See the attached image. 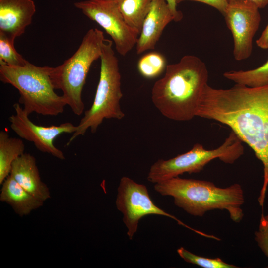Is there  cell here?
Here are the masks:
<instances>
[{
    "label": "cell",
    "instance_id": "14",
    "mask_svg": "<svg viewBox=\"0 0 268 268\" xmlns=\"http://www.w3.org/2000/svg\"><path fill=\"white\" fill-rule=\"evenodd\" d=\"M10 175L25 190L44 202L51 198L48 186L41 179L35 158L24 153L12 163Z\"/></svg>",
    "mask_w": 268,
    "mask_h": 268
},
{
    "label": "cell",
    "instance_id": "4",
    "mask_svg": "<svg viewBox=\"0 0 268 268\" xmlns=\"http://www.w3.org/2000/svg\"><path fill=\"white\" fill-rule=\"evenodd\" d=\"M51 67H39L29 62L23 66L0 65V80L19 92V103L30 115L57 116L67 105L63 96L55 92L50 76Z\"/></svg>",
    "mask_w": 268,
    "mask_h": 268
},
{
    "label": "cell",
    "instance_id": "13",
    "mask_svg": "<svg viewBox=\"0 0 268 268\" xmlns=\"http://www.w3.org/2000/svg\"><path fill=\"white\" fill-rule=\"evenodd\" d=\"M172 21L174 17L166 0H152L137 41V54L154 49L164 28Z\"/></svg>",
    "mask_w": 268,
    "mask_h": 268
},
{
    "label": "cell",
    "instance_id": "22",
    "mask_svg": "<svg viewBox=\"0 0 268 268\" xmlns=\"http://www.w3.org/2000/svg\"><path fill=\"white\" fill-rule=\"evenodd\" d=\"M255 236L258 246L268 258V214H261L259 230L255 232Z\"/></svg>",
    "mask_w": 268,
    "mask_h": 268
},
{
    "label": "cell",
    "instance_id": "21",
    "mask_svg": "<svg viewBox=\"0 0 268 268\" xmlns=\"http://www.w3.org/2000/svg\"><path fill=\"white\" fill-rule=\"evenodd\" d=\"M28 62L16 51L14 44L5 37L0 35V65L20 67Z\"/></svg>",
    "mask_w": 268,
    "mask_h": 268
},
{
    "label": "cell",
    "instance_id": "23",
    "mask_svg": "<svg viewBox=\"0 0 268 268\" xmlns=\"http://www.w3.org/2000/svg\"><path fill=\"white\" fill-rule=\"evenodd\" d=\"M185 1H194L206 4L216 9L223 15L228 5L227 0H176L177 4Z\"/></svg>",
    "mask_w": 268,
    "mask_h": 268
},
{
    "label": "cell",
    "instance_id": "8",
    "mask_svg": "<svg viewBox=\"0 0 268 268\" xmlns=\"http://www.w3.org/2000/svg\"><path fill=\"white\" fill-rule=\"evenodd\" d=\"M116 205L118 210L123 214V222L127 228V235L130 240L137 231L139 220L148 215L168 217L198 234L210 237L209 234L188 226L175 216L158 207L151 200L146 186L137 183L128 177H123L120 179L117 189Z\"/></svg>",
    "mask_w": 268,
    "mask_h": 268
},
{
    "label": "cell",
    "instance_id": "19",
    "mask_svg": "<svg viewBox=\"0 0 268 268\" xmlns=\"http://www.w3.org/2000/svg\"><path fill=\"white\" fill-rule=\"evenodd\" d=\"M166 66L164 57L157 52L144 55L137 64V68L140 74L148 79L159 76L165 69Z\"/></svg>",
    "mask_w": 268,
    "mask_h": 268
},
{
    "label": "cell",
    "instance_id": "16",
    "mask_svg": "<svg viewBox=\"0 0 268 268\" xmlns=\"http://www.w3.org/2000/svg\"><path fill=\"white\" fill-rule=\"evenodd\" d=\"M21 138L11 137L6 132H0V184L10 175L13 162L24 153Z\"/></svg>",
    "mask_w": 268,
    "mask_h": 268
},
{
    "label": "cell",
    "instance_id": "18",
    "mask_svg": "<svg viewBox=\"0 0 268 268\" xmlns=\"http://www.w3.org/2000/svg\"><path fill=\"white\" fill-rule=\"evenodd\" d=\"M223 76L236 84L249 87H259L268 85V59L257 68L243 70H231L225 72Z\"/></svg>",
    "mask_w": 268,
    "mask_h": 268
},
{
    "label": "cell",
    "instance_id": "7",
    "mask_svg": "<svg viewBox=\"0 0 268 268\" xmlns=\"http://www.w3.org/2000/svg\"><path fill=\"white\" fill-rule=\"evenodd\" d=\"M243 153L242 140L231 131L223 143L216 149L207 150L197 143L187 152L168 160H158L151 166L147 178L155 184L184 173H198L216 158L225 163L233 164Z\"/></svg>",
    "mask_w": 268,
    "mask_h": 268
},
{
    "label": "cell",
    "instance_id": "25",
    "mask_svg": "<svg viewBox=\"0 0 268 268\" xmlns=\"http://www.w3.org/2000/svg\"><path fill=\"white\" fill-rule=\"evenodd\" d=\"M167 2L174 15V21L179 22L183 18V14L181 11L177 9L176 0H166Z\"/></svg>",
    "mask_w": 268,
    "mask_h": 268
},
{
    "label": "cell",
    "instance_id": "15",
    "mask_svg": "<svg viewBox=\"0 0 268 268\" xmlns=\"http://www.w3.org/2000/svg\"><path fill=\"white\" fill-rule=\"evenodd\" d=\"M0 200L10 205L22 217L43 205L44 202L33 196L9 175L2 183Z\"/></svg>",
    "mask_w": 268,
    "mask_h": 268
},
{
    "label": "cell",
    "instance_id": "1",
    "mask_svg": "<svg viewBox=\"0 0 268 268\" xmlns=\"http://www.w3.org/2000/svg\"><path fill=\"white\" fill-rule=\"evenodd\" d=\"M196 116L231 128L263 164L264 180L258 201L263 207L268 185V85L236 84L229 89L205 86Z\"/></svg>",
    "mask_w": 268,
    "mask_h": 268
},
{
    "label": "cell",
    "instance_id": "20",
    "mask_svg": "<svg viewBox=\"0 0 268 268\" xmlns=\"http://www.w3.org/2000/svg\"><path fill=\"white\" fill-rule=\"evenodd\" d=\"M177 252L180 257L187 263L204 268H238V267L228 264L220 258H209L196 255L181 247Z\"/></svg>",
    "mask_w": 268,
    "mask_h": 268
},
{
    "label": "cell",
    "instance_id": "5",
    "mask_svg": "<svg viewBox=\"0 0 268 268\" xmlns=\"http://www.w3.org/2000/svg\"><path fill=\"white\" fill-rule=\"evenodd\" d=\"M112 46V41L105 39L100 58L99 80L93 103L85 111L76 131L67 144V146L78 136L83 135L88 129L91 133H95L104 119L121 120L125 116L120 104L123 93L119 61Z\"/></svg>",
    "mask_w": 268,
    "mask_h": 268
},
{
    "label": "cell",
    "instance_id": "17",
    "mask_svg": "<svg viewBox=\"0 0 268 268\" xmlns=\"http://www.w3.org/2000/svg\"><path fill=\"white\" fill-rule=\"evenodd\" d=\"M112 0L117 4L127 24L139 35L152 0Z\"/></svg>",
    "mask_w": 268,
    "mask_h": 268
},
{
    "label": "cell",
    "instance_id": "10",
    "mask_svg": "<svg viewBox=\"0 0 268 268\" xmlns=\"http://www.w3.org/2000/svg\"><path fill=\"white\" fill-rule=\"evenodd\" d=\"M223 16L232 35L234 59H248L252 54L253 38L261 22L259 8L247 0H230Z\"/></svg>",
    "mask_w": 268,
    "mask_h": 268
},
{
    "label": "cell",
    "instance_id": "2",
    "mask_svg": "<svg viewBox=\"0 0 268 268\" xmlns=\"http://www.w3.org/2000/svg\"><path fill=\"white\" fill-rule=\"evenodd\" d=\"M208 78L205 64L197 56L185 55L167 65L164 76L153 86L152 103L169 119L191 120L196 116Z\"/></svg>",
    "mask_w": 268,
    "mask_h": 268
},
{
    "label": "cell",
    "instance_id": "12",
    "mask_svg": "<svg viewBox=\"0 0 268 268\" xmlns=\"http://www.w3.org/2000/svg\"><path fill=\"white\" fill-rule=\"evenodd\" d=\"M35 11L32 0H0V35L14 44L31 24Z\"/></svg>",
    "mask_w": 268,
    "mask_h": 268
},
{
    "label": "cell",
    "instance_id": "11",
    "mask_svg": "<svg viewBox=\"0 0 268 268\" xmlns=\"http://www.w3.org/2000/svg\"><path fill=\"white\" fill-rule=\"evenodd\" d=\"M13 108L15 114L8 118L12 131L21 138L33 142L39 151L59 159H65L63 152L54 145V141L62 134H73L76 131L77 126L70 122L48 127L38 125L31 121L29 115L20 103H15Z\"/></svg>",
    "mask_w": 268,
    "mask_h": 268
},
{
    "label": "cell",
    "instance_id": "24",
    "mask_svg": "<svg viewBox=\"0 0 268 268\" xmlns=\"http://www.w3.org/2000/svg\"><path fill=\"white\" fill-rule=\"evenodd\" d=\"M256 44L262 49H268V22L261 36L256 40Z\"/></svg>",
    "mask_w": 268,
    "mask_h": 268
},
{
    "label": "cell",
    "instance_id": "6",
    "mask_svg": "<svg viewBox=\"0 0 268 268\" xmlns=\"http://www.w3.org/2000/svg\"><path fill=\"white\" fill-rule=\"evenodd\" d=\"M104 40L102 31L89 29L71 57L50 68V76L54 89L62 91L67 105L76 115H81L84 111L83 88L92 64L100 58Z\"/></svg>",
    "mask_w": 268,
    "mask_h": 268
},
{
    "label": "cell",
    "instance_id": "3",
    "mask_svg": "<svg viewBox=\"0 0 268 268\" xmlns=\"http://www.w3.org/2000/svg\"><path fill=\"white\" fill-rule=\"evenodd\" d=\"M154 188L162 196L172 197L174 204L191 215L201 217L208 211L225 210L236 223L244 216V192L238 183L220 188L211 182L178 176L155 183Z\"/></svg>",
    "mask_w": 268,
    "mask_h": 268
},
{
    "label": "cell",
    "instance_id": "9",
    "mask_svg": "<svg viewBox=\"0 0 268 268\" xmlns=\"http://www.w3.org/2000/svg\"><path fill=\"white\" fill-rule=\"evenodd\" d=\"M74 4L104 29L120 55L126 56L136 45L139 35L127 24L113 0H87Z\"/></svg>",
    "mask_w": 268,
    "mask_h": 268
}]
</instances>
